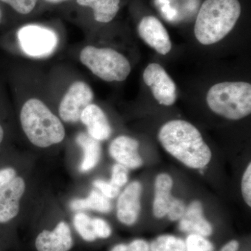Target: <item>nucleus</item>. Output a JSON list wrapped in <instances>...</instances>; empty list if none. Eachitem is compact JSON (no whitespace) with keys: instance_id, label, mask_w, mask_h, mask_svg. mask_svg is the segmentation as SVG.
Listing matches in <instances>:
<instances>
[{"instance_id":"nucleus-1","label":"nucleus","mask_w":251,"mask_h":251,"mask_svg":"<svg viewBox=\"0 0 251 251\" xmlns=\"http://www.w3.org/2000/svg\"><path fill=\"white\" fill-rule=\"evenodd\" d=\"M163 148L185 166L202 169L209 164L211 151L197 128L184 120L167 122L158 132Z\"/></svg>"},{"instance_id":"nucleus-2","label":"nucleus","mask_w":251,"mask_h":251,"mask_svg":"<svg viewBox=\"0 0 251 251\" xmlns=\"http://www.w3.org/2000/svg\"><path fill=\"white\" fill-rule=\"evenodd\" d=\"M241 13L239 0H205L195 24L196 39L206 46L222 40L233 29Z\"/></svg>"},{"instance_id":"nucleus-3","label":"nucleus","mask_w":251,"mask_h":251,"mask_svg":"<svg viewBox=\"0 0 251 251\" xmlns=\"http://www.w3.org/2000/svg\"><path fill=\"white\" fill-rule=\"evenodd\" d=\"M23 131L33 145L46 148L60 143L65 129L60 120L37 99H29L21 112Z\"/></svg>"},{"instance_id":"nucleus-4","label":"nucleus","mask_w":251,"mask_h":251,"mask_svg":"<svg viewBox=\"0 0 251 251\" xmlns=\"http://www.w3.org/2000/svg\"><path fill=\"white\" fill-rule=\"evenodd\" d=\"M209 108L227 120H239L251 112V85L245 82L216 84L208 91Z\"/></svg>"},{"instance_id":"nucleus-5","label":"nucleus","mask_w":251,"mask_h":251,"mask_svg":"<svg viewBox=\"0 0 251 251\" xmlns=\"http://www.w3.org/2000/svg\"><path fill=\"white\" fill-rule=\"evenodd\" d=\"M81 62L99 78L107 82H122L129 75L131 67L128 59L115 50L86 46L81 51Z\"/></svg>"},{"instance_id":"nucleus-6","label":"nucleus","mask_w":251,"mask_h":251,"mask_svg":"<svg viewBox=\"0 0 251 251\" xmlns=\"http://www.w3.org/2000/svg\"><path fill=\"white\" fill-rule=\"evenodd\" d=\"M18 36L23 52L33 57L49 56L58 44V38L54 31L33 25L21 28Z\"/></svg>"},{"instance_id":"nucleus-7","label":"nucleus","mask_w":251,"mask_h":251,"mask_svg":"<svg viewBox=\"0 0 251 251\" xmlns=\"http://www.w3.org/2000/svg\"><path fill=\"white\" fill-rule=\"evenodd\" d=\"M94 99V93L90 86L82 81H77L69 87L63 97L59 108V114L63 121L76 123L81 115Z\"/></svg>"},{"instance_id":"nucleus-8","label":"nucleus","mask_w":251,"mask_h":251,"mask_svg":"<svg viewBox=\"0 0 251 251\" xmlns=\"http://www.w3.org/2000/svg\"><path fill=\"white\" fill-rule=\"evenodd\" d=\"M145 83L151 89L153 97L160 104L171 106L176 101V87L174 81L160 64H149L143 73Z\"/></svg>"},{"instance_id":"nucleus-9","label":"nucleus","mask_w":251,"mask_h":251,"mask_svg":"<svg viewBox=\"0 0 251 251\" xmlns=\"http://www.w3.org/2000/svg\"><path fill=\"white\" fill-rule=\"evenodd\" d=\"M138 31L141 39L158 53L165 55L171 50V38L158 18L145 16L140 21Z\"/></svg>"},{"instance_id":"nucleus-10","label":"nucleus","mask_w":251,"mask_h":251,"mask_svg":"<svg viewBox=\"0 0 251 251\" xmlns=\"http://www.w3.org/2000/svg\"><path fill=\"white\" fill-rule=\"evenodd\" d=\"M25 191V182L16 176L0 189V224L14 219L20 211V201Z\"/></svg>"},{"instance_id":"nucleus-11","label":"nucleus","mask_w":251,"mask_h":251,"mask_svg":"<svg viewBox=\"0 0 251 251\" xmlns=\"http://www.w3.org/2000/svg\"><path fill=\"white\" fill-rule=\"evenodd\" d=\"M142 185L139 181H133L120 194L117 204V219L126 226H132L139 216Z\"/></svg>"},{"instance_id":"nucleus-12","label":"nucleus","mask_w":251,"mask_h":251,"mask_svg":"<svg viewBox=\"0 0 251 251\" xmlns=\"http://www.w3.org/2000/svg\"><path fill=\"white\" fill-rule=\"evenodd\" d=\"M38 251H69L74 246L72 231L67 223L61 221L52 231H42L36 239Z\"/></svg>"},{"instance_id":"nucleus-13","label":"nucleus","mask_w":251,"mask_h":251,"mask_svg":"<svg viewBox=\"0 0 251 251\" xmlns=\"http://www.w3.org/2000/svg\"><path fill=\"white\" fill-rule=\"evenodd\" d=\"M138 148L139 143L134 138L121 135L112 140L109 147V153L120 164L130 169H137L143 164Z\"/></svg>"},{"instance_id":"nucleus-14","label":"nucleus","mask_w":251,"mask_h":251,"mask_svg":"<svg viewBox=\"0 0 251 251\" xmlns=\"http://www.w3.org/2000/svg\"><path fill=\"white\" fill-rule=\"evenodd\" d=\"M81 122L87 127L88 134L95 140H105L112 134V128L102 109L91 103L82 112Z\"/></svg>"},{"instance_id":"nucleus-15","label":"nucleus","mask_w":251,"mask_h":251,"mask_svg":"<svg viewBox=\"0 0 251 251\" xmlns=\"http://www.w3.org/2000/svg\"><path fill=\"white\" fill-rule=\"evenodd\" d=\"M179 228L181 232H192L202 237H209L213 232L211 225L203 216L202 205L199 201L191 202L180 219Z\"/></svg>"},{"instance_id":"nucleus-16","label":"nucleus","mask_w":251,"mask_h":251,"mask_svg":"<svg viewBox=\"0 0 251 251\" xmlns=\"http://www.w3.org/2000/svg\"><path fill=\"white\" fill-rule=\"evenodd\" d=\"M173 181L171 176L166 173H162L156 176L155 180V196L153 203V212L158 219H162L167 215L172 198L171 190Z\"/></svg>"},{"instance_id":"nucleus-17","label":"nucleus","mask_w":251,"mask_h":251,"mask_svg":"<svg viewBox=\"0 0 251 251\" xmlns=\"http://www.w3.org/2000/svg\"><path fill=\"white\" fill-rule=\"evenodd\" d=\"M76 143L83 150L84 157L80 166L82 173L93 169L98 164L101 155V148L99 140L90 135L80 133L77 135Z\"/></svg>"},{"instance_id":"nucleus-18","label":"nucleus","mask_w":251,"mask_h":251,"mask_svg":"<svg viewBox=\"0 0 251 251\" xmlns=\"http://www.w3.org/2000/svg\"><path fill=\"white\" fill-rule=\"evenodd\" d=\"M77 3L80 6L92 8L94 19L97 22L108 23L118 13L120 0H77Z\"/></svg>"},{"instance_id":"nucleus-19","label":"nucleus","mask_w":251,"mask_h":251,"mask_svg":"<svg viewBox=\"0 0 251 251\" xmlns=\"http://www.w3.org/2000/svg\"><path fill=\"white\" fill-rule=\"evenodd\" d=\"M72 210L93 209L101 213H108L111 211V203L108 198L96 191H92L88 197L84 199H74L70 202Z\"/></svg>"},{"instance_id":"nucleus-20","label":"nucleus","mask_w":251,"mask_h":251,"mask_svg":"<svg viewBox=\"0 0 251 251\" xmlns=\"http://www.w3.org/2000/svg\"><path fill=\"white\" fill-rule=\"evenodd\" d=\"M150 249V251H186V244L181 238L164 234L156 238Z\"/></svg>"},{"instance_id":"nucleus-21","label":"nucleus","mask_w":251,"mask_h":251,"mask_svg":"<svg viewBox=\"0 0 251 251\" xmlns=\"http://www.w3.org/2000/svg\"><path fill=\"white\" fill-rule=\"evenodd\" d=\"M92 219L84 213H77L74 217V226L81 237L86 242H94L97 239L94 232Z\"/></svg>"},{"instance_id":"nucleus-22","label":"nucleus","mask_w":251,"mask_h":251,"mask_svg":"<svg viewBox=\"0 0 251 251\" xmlns=\"http://www.w3.org/2000/svg\"><path fill=\"white\" fill-rule=\"evenodd\" d=\"M185 244L186 251H214V249L212 243L198 234H189Z\"/></svg>"},{"instance_id":"nucleus-23","label":"nucleus","mask_w":251,"mask_h":251,"mask_svg":"<svg viewBox=\"0 0 251 251\" xmlns=\"http://www.w3.org/2000/svg\"><path fill=\"white\" fill-rule=\"evenodd\" d=\"M128 168L120 163H116L112 168V177L110 182L118 187H122L128 181Z\"/></svg>"},{"instance_id":"nucleus-24","label":"nucleus","mask_w":251,"mask_h":251,"mask_svg":"<svg viewBox=\"0 0 251 251\" xmlns=\"http://www.w3.org/2000/svg\"><path fill=\"white\" fill-rule=\"evenodd\" d=\"M10 5L11 7L19 14L26 15L29 14L35 7L37 0H0Z\"/></svg>"},{"instance_id":"nucleus-25","label":"nucleus","mask_w":251,"mask_h":251,"mask_svg":"<svg viewBox=\"0 0 251 251\" xmlns=\"http://www.w3.org/2000/svg\"><path fill=\"white\" fill-rule=\"evenodd\" d=\"M185 211H186V206L184 202L181 200L173 197L167 212V216L171 221H178L184 216Z\"/></svg>"},{"instance_id":"nucleus-26","label":"nucleus","mask_w":251,"mask_h":251,"mask_svg":"<svg viewBox=\"0 0 251 251\" xmlns=\"http://www.w3.org/2000/svg\"><path fill=\"white\" fill-rule=\"evenodd\" d=\"M94 186L101 191L104 196L108 198L117 197L120 193V187L111 182H106L103 180L97 179L94 181Z\"/></svg>"},{"instance_id":"nucleus-27","label":"nucleus","mask_w":251,"mask_h":251,"mask_svg":"<svg viewBox=\"0 0 251 251\" xmlns=\"http://www.w3.org/2000/svg\"><path fill=\"white\" fill-rule=\"evenodd\" d=\"M92 226L97 237L100 239H107L111 235L112 229L106 221L99 218L92 220Z\"/></svg>"},{"instance_id":"nucleus-28","label":"nucleus","mask_w":251,"mask_h":251,"mask_svg":"<svg viewBox=\"0 0 251 251\" xmlns=\"http://www.w3.org/2000/svg\"><path fill=\"white\" fill-rule=\"evenodd\" d=\"M242 191L244 201L249 206H251V164L249 163L243 175Z\"/></svg>"},{"instance_id":"nucleus-29","label":"nucleus","mask_w":251,"mask_h":251,"mask_svg":"<svg viewBox=\"0 0 251 251\" xmlns=\"http://www.w3.org/2000/svg\"><path fill=\"white\" fill-rule=\"evenodd\" d=\"M16 176V172L14 168H6L0 170V189L9 183Z\"/></svg>"},{"instance_id":"nucleus-30","label":"nucleus","mask_w":251,"mask_h":251,"mask_svg":"<svg viewBox=\"0 0 251 251\" xmlns=\"http://www.w3.org/2000/svg\"><path fill=\"white\" fill-rule=\"evenodd\" d=\"M128 251H150V245L144 239H138L128 244Z\"/></svg>"},{"instance_id":"nucleus-31","label":"nucleus","mask_w":251,"mask_h":251,"mask_svg":"<svg viewBox=\"0 0 251 251\" xmlns=\"http://www.w3.org/2000/svg\"><path fill=\"white\" fill-rule=\"evenodd\" d=\"M110 251H128V244H117V245L112 248Z\"/></svg>"},{"instance_id":"nucleus-32","label":"nucleus","mask_w":251,"mask_h":251,"mask_svg":"<svg viewBox=\"0 0 251 251\" xmlns=\"http://www.w3.org/2000/svg\"><path fill=\"white\" fill-rule=\"evenodd\" d=\"M46 1L49 3H53V4H57V3L63 2V1H69V0H45Z\"/></svg>"},{"instance_id":"nucleus-33","label":"nucleus","mask_w":251,"mask_h":251,"mask_svg":"<svg viewBox=\"0 0 251 251\" xmlns=\"http://www.w3.org/2000/svg\"><path fill=\"white\" fill-rule=\"evenodd\" d=\"M3 138H4V130H3L1 126L0 125V144L2 142Z\"/></svg>"},{"instance_id":"nucleus-34","label":"nucleus","mask_w":251,"mask_h":251,"mask_svg":"<svg viewBox=\"0 0 251 251\" xmlns=\"http://www.w3.org/2000/svg\"><path fill=\"white\" fill-rule=\"evenodd\" d=\"M0 18H1V11H0Z\"/></svg>"}]
</instances>
